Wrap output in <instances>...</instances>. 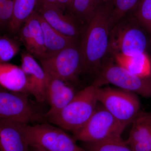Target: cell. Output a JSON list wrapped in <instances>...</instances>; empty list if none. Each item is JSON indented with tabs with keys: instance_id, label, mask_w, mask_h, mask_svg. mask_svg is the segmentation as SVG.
I'll use <instances>...</instances> for the list:
<instances>
[{
	"instance_id": "cell-7",
	"label": "cell",
	"mask_w": 151,
	"mask_h": 151,
	"mask_svg": "<svg viewBox=\"0 0 151 151\" xmlns=\"http://www.w3.org/2000/svg\"><path fill=\"white\" fill-rule=\"evenodd\" d=\"M108 84L145 98L151 97V76L143 77L134 75L117 64L102 68L93 83L99 87Z\"/></svg>"
},
{
	"instance_id": "cell-6",
	"label": "cell",
	"mask_w": 151,
	"mask_h": 151,
	"mask_svg": "<svg viewBox=\"0 0 151 151\" xmlns=\"http://www.w3.org/2000/svg\"><path fill=\"white\" fill-rule=\"evenodd\" d=\"M47 74L68 83L75 82L83 72V62L78 42L53 56L39 60Z\"/></svg>"
},
{
	"instance_id": "cell-13",
	"label": "cell",
	"mask_w": 151,
	"mask_h": 151,
	"mask_svg": "<svg viewBox=\"0 0 151 151\" xmlns=\"http://www.w3.org/2000/svg\"><path fill=\"white\" fill-rule=\"evenodd\" d=\"M23 124L0 120V151H29V146L23 130Z\"/></svg>"
},
{
	"instance_id": "cell-27",
	"label": "cell",
	"mask_w": 151,
	"mask_h": 151,
	"mask_svg": "<svg viewBox=\"0 0 151 151\" xmlns=\"http://www.w3.org/2000/svg\"><path fill=\"white\" fill-rule=\"evenodd\" d=\"M40 4H50L56 5L57 0H38L37 5Z\"/></svg>"
},
{
	"instance_id": "cell-20",
	"label": "cell",
	"mask_w": 151,
	"mask_h": 151,
	"mask_svg": "<svg viewBox=\"0 0 151 151\" xmlns=\"http://www.w3.org/2000/svg\"><path fill=\"white\" fill-rule=\"evenodd\" d=\"M101 0H74L68 13L81 24L87 25L95 14Z\"/></svg>"
},
{
	"instance_id": "cell-29",
	"label": "cell",
	"mask_w": 151,
	"mask_h": 151,
	"mask_svg": "<svg viewBox=\"0 0 151 151\" xmlns=\"http://www.w3.org/2000/svg\"><path fill=\"white\" fill-rule=\"evenodd\" d=\"M6 0H0V6L2 5L4 3L5 1Z\"/></svg>"
},
{
	"instance_id": "cell-25",
	"label": "cell",
	"mask_w": 151,
	"mask_h": 151,
	"mask_svg": "<svg viewBox=\"0 0 151 151\" xmlns=\"http://www.w3.org/2000/svg\"><path fill=\"white\" fill-rule=\"evenodd\" d=\"M14 9V0H6L0 6V24L1 27L8 24L12 17Z\"/></svg>"
},
{
	"instance_id": "cell-23",
	"label": "cell",
	"mask_w": 151,
	"mask_h": 151,
	"mask_svg": "<svg viewBox=\"0 0 151 151\" xmlns=\"http://www.w3.org/2000/svg\"><path fill=\"white\" fill-rule=\"evenodd\" d=\"M141 0H112V16L113 22L119 20L127 12L138 5Z\"/></svg>"
},
{
	"instance_id": "cell-19",
	"label": "cell",
	"mask_w": 151,
	"mask_h": 151,
	"mask_svg": "<svg viewBox=\"0 0 151 151\" xmlns=\"http://www.w3.org/2000/svg\"><path fill=\"white\" fill-rule=\"evenodd\" d=\"M25 22L30 30L31 48L29 53L39 60L45 57V48L44 33L41 25L38 14L35 11Z\"/></svg>"
},
{
	"instance_id": "cell-24",
	"label": "cell",
	"mask_w": 151,
	"mask_h": 151,
	"mask_svg": "<svg viewBox=\"0 0 151 151\" xmlns=\"http://www.w3.org/2000/svg\"><path fill=\"white\" fill-rule=\"evenodd\" d=\"M136 16L141 24L151 34V0H141Z\"/></svg>"
},
{
	"instance_id": "cell-3",
	"label": "cell",
	"mask_w": 151,
	"mask_h": 151,
	"mask_svg": "<svg viewBox=\"0 0 151 151\" xmlns=\"http://www.w3.org/2000/svg\"><path fill=\"white\" fill-rule=\"evenodd\" d=\"M28 145L44 151H86L78 146L73 137L62 129L47 124H23Z\"/></svg>"
},
{
	"instance_id": "cell-21",
	"label": "cell",
	"mask_w": 151,
	"mask_h": 151,
	"mask_svg": "<svg viewBox=\"0 0 151 151\" xmlns=\"http://www.w3.org/2000/svg\"><path fill=\"white\" fill-rule=\"evenodd\" d=\"M83 143V148L86 151H133L122 137L101 142Z\"/></svg>"
},
{
	"instance_id": "cell-5",
	"label": "cell",
	"mask_w": 151,
	"mask_h": 151,
	"mask_svg": "<svg viewBox=\"0 0 151 151\" xmlns=\"http://www.w3.org/2000/svg\"><path fill=\"white\" fill-rule=\"evenodd\" d=\"M127 125L119 122L103 106L96 111L86 125L73 133L76 141L101 142L122 137Z\"/></svg>"
},
{
	"instance_id": "cell-2",
	"label": "cell",
	"mask_w": 151,
	"mask_h": 151,
	"mask_svg": "<svg viewBox=\"0 0 151 151\" xmlns=\"http://www.w3.org/2000/svg\"><path fill=\"white\" fill-rule=\"evenodd\" d=\"M98 86L92 84L76 93L59 113L47 118L50 123L73 133L86 125L97 107Z\"/></svg>"
},
{
	"instance_id": "cell-17",
	"label": "cell",
	"mask_w": 151,
	"mask_h": 151,
	"mask_svg": "<svg viewBox=\"0 0 151 151\" xmlns=\"http://www.w3.org/2000/svg\"><path fill=\"white\" fill-rule=\"evenodd\" d=\"M116 63L134 75L143 77L151 76V60L146 52L127 56L114 55Z\"/></svg>"
},
{
	"instance_id": "cell-14",
	"label": "cell",
	"mask_w": 151,
	"mask_h": 151,
	"mask_svg": "<svg viewBox=\"0 0 151 151\" xmlns=\"http://www.w3.org/2000/svg\"><path fill=\"white\" fill-rule=\"evenodd\" d=\"M126 141L133 151H151V113L141 112Z\"/></svg>"
},
{
	"instance_id": "cell-16",
	"label": "cell",
	"mask_w": 151,
	"mask_h": 151,
	"mask_svg": "<svg viewBox=\"0 0 151 151\" xmlns=\"http://www.w3.org/2000/svg\"><path fill=\"white\" fill-rule=\"evenodd\" d=\"M0 83L8 91L28 94L27 79L21 67L7 63H1Z\"/></svg>"
},
{
	"instance_id": "cell-10",
	"label": "cell",
	"mask_w": 151,
	"mask_h": 151,
	"mask_svg": "<svg viewBox=\"0 0 151 151\" xmlns=\"http://www.w3.org/2000/svg\"><path fill=\"white\" fill-rule=\"evenodd\" d=\"M21 63L27 79L28 94H32L38 102L47 101V76L45 70L27 51L22 52Z\"/></svg>"
},
{
	"instance_id": "cell-12",
	"label": "cell",
	"mask_w": 151,
	"mask_h": 151,
	"mask_svg": "<svg viewBox=\"0 0 151 151\" xmlns=\"http://www.w3.org/2000/svg\"><path fill=\"white\" fill-rule=\"evenodd\" d=\"M46 73L47 76V101L49 103L50 108L45 115V118L60 112L76 94L69 83Z\"/></svg>"
},
{
	"instance_id": "cell-15",
	"label": "cell",
	"mask_w": 151,
	"mask_h": 151,
	"mask_svg": "<svg viewBox=\"0 0 151 151\" xmlns=\"http://www.w3.org/2000/svg\"><path fill=\"white\" fill-rule=\"evenodd\" d=\"M38 14L44 35L45 48V58L53 56L68 47L78 42V39L69 37L55 29L38 13Z\"/></svg>"
},
{
	"instance_id": "cell-11",
	"label": "cell",
	"mask_w": 151,
	"mask_h": 151,
	"mask_svg": "<svg viewBox=\"0 0 151 151\" xmlns=\"http://www.w3.org/2000/svg\"><path fill=\"white\" fill-rule=\"evenodd\" d=\"M35 11L55 29L64 35L78 39L80 33L79 23L72 14L65 13L56 5L50 4L38 5Z\"/></svg>"
},
{
	"instance_id": "cell-9",
	"label": "cell",
	"mask_w": 151,
	"mask_h": 151,
	"mask_svg": "<svg viewBox=\"0 0 151 151\" xmlns=\"http://www.w3.org/2000/svg\"><path fill=\"white\" fill-rule=\"evenodd\" d=\"M147 46L145 35L135 25L122 24L111 30L108 50L114 55L134 56L145 52Z\"/></svg>"
},
{
	"instance_id": "cell-1",
	"label": "cell",
	"mask_w": 151,
	"mask_h": 151,
	"mask_svg": "<svg viewBox=\"0 0 151 151\" xmlns=\"http://www.w3.org/2000/svg\"><path fill=\"white\" fill-rule=\"evenodd\" d=\"M113 21L111 1L101 3L79 43L83 72H99L100 63L109 50L111 28Z\"/></svg>"
},
{
	"instance_id": "cell-18",
	"label": "cell",
	"mask_w": 151,
	"mask_h": 151,
	"mask_svg": "<svg viewBox=\"0 0 151 151\" xmlns=\"http://www.w3.org/2000/svg\"><path fill=\"white\" fill-rule=\"evenodd\" d=\"M38 0H14L13 15L8 24L12 34L18 32L25 22L35 11Z\"/></svg>"
},
{
	"instance_id": "cell-22",
	"label": "cell",
	"mask_w": 151,
	"mask_h": 151,
	"mask_svg": "<svg viewBox=\"0 0 151 151\" xmlns=\"http://www.w3.org/2000/svg\"><path fill=\"white\" fill-rule=\"evenodd\" d=\"M20 50L19 44L17 41L4 36L0 38V62L11 60Z\"/></svg>"
},
{
	"instance_id": "cell-28",
	"label": "cell",
	"mask_w": 151,
	"mask_h": 151,
	"mask_svg": "<svg viewBox=\"0 0 151 151\" xmlns=\"http://www.w3.org/2000/svg\"><path fill=\"white\" fill-rule=\"evenodd\" d=\"M28 151H44L43 150H41L40 149L37 148L35 147H30L29 146V149Z\"/></svg>"
},
{
	"instance_id": "cell-26",
	"label": "cell",
	"mask_w": 151,
	"mask_h": 151,
	"mask_svg": "<svg viewBox=\"0 0 151 151\" xmlns=\"http://www.w3.org/2000/svg\"><path fill=\"white\" fill-rule=\"evenodd\" d=\"M70 0H57L56 5L63 12L68 10Z\"/></svg>"
},
{
	"instance_id": "cell-8",
	"label": "cell",
	"mask_w": 151,
	"mask_h": 151,
	"mask_svg": "<svg viewBox=\"0 0 151 151\" xmlns=\"http://www.w3.org/2000/svg\"><path fill=\"white\" fill-rule=\"evenodd\" d=\"M42 118L30 102L27 94L1 90V120L28 124Z\"/></svg>"
},
{
	"instance_id": "cell-4",
	"label": "cell",
	"mask_w": 151,
	"mask_h": 151,
	"mask_svg": "<svg viewBox=\"0 0 151 151\" xmlns=\"http://www.w3.org/2000/svg\"><path fill=\"white\" fill-rule=\"evenodd\" d=\"M98 102L117 120L128 126L141 113L137 94L121 89L98 87Z\"/></svg>"
}]
</instances>
